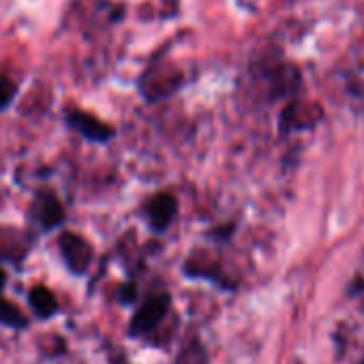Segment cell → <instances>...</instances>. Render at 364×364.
<instances>
[{
	"label": "cell",
	"mask_w": 364,
	"mask_h": 364,
	"mask_svg": "<svg viewBox=\"0 0 364 364\" xmlns=\"http://www.w3.org/2000/svg\"><path fill=\"white\" fill-rule=\"evenodd\" d=\"M169 304H171V298L167 294H156V296H150L133 315L131 319V326H129V332L131 336H144L148 332H152L156 328V323L167 315L169 311Z\"/></svg>",
	"instance_id": "cell-1"
},
{
	"label": "cell",
	"mask_w": 364,
	"mask_h": 364,
	"mask_svg": "<svg viewBox=\"0 0 364 364\" xmlns=\"http://www.w3.org/2000/svg\"><path fill=\"white\" fill-rule=\"evenodd\" d=\"M58 247H60L67 268L73 274H84L88 270V266L92 262V247L86 238H82L80 234H73V232H65L58 238Z\"/></svg>",
	"instance_id": "cell-2"
},
{
	"label": "cell",
	"mask_w": 364,
	"mask_h": 364,
	"mask_svg": "<svg viewBox=\"0 0 364 364\" xmlns=\"http://www.w3.org/2000/svg\"><path fill=\"white\" fill-rule=\"evenodd\" d=\"M176 198L171 193H159L154 198L148 200V204L144 206V215L150 223V228L154 232H165L171 223V219L176 217Z\"/></svg>",
	"instance_id": "cell-3"
},
{
	"label": "cell",
	"mask_w": 364,
	"mask_h": 364,
	"mask_svg": "<svg viewBox=\"0 0 364 364\" xmlns=\"http://www.w3.org/2000/svg\"><path fill=\"white\" fill-rule=\"evenodd\" d=\"M67 122H69V127H73L86 139H92V141H107L114 135V129L109 124L101 122L99 118L86 114L82 109H69L67 112Z\"/></svg>",
	"instance_id": "cell-4"
},
{
	"label": "cell",
	"mask_w": 364,
	"mask_h": 364,
	"mask_svg": "<svg viewBox=\"0 0 364 364\" xmlns=\"http://www.w3.org/2000/svg\"><path fill=\"white\" fill-rule=\"evenodd\" d=\"M33 219L43 230H54L65 223V208L52 193H41L33 204Z\"/></svg>",
	"instance_id": "cell-5"
},
{
	"label": "cell",
	"mask_w": 364,
	"mask_h": 364,
	"mask_svg": "<svg viewBox=\"0 0 364 364\" xmlns=\"http://www.w3.org/2000/svg\"><path fill=\"white\" fill-rule=\"evenodd\" d=\"M28 302H31V309L35 311V315L39 319H50L52 315L58 313V302H56V296L43 287V285H37L31 289L28 294Z\"/></svg>",
	"instance_id": "cell-6"
},
{
	"label": "cell",
	"mask_w": 364,
	"mask_h": 364,
	"mask_svg": "<svg viewBox=\"0 0 364 364\" xmlns=\"http://www.w3.org/2000/svg\"><path fill=\"white\" fill-rule=\"evenodd\" d=\"M0 326L11 328V330H26L28 317L14 302L0 298Z\"/></svg>",
	"instance_id": "cell-7"
},
{
	"label": "cell",
	"mask_w": 364,
	"mask_h": 364,
	"mask_svg": "<svg viewBox=\"0 0 364 364\" xmlns=\"http://www.w3.org/2000/svg\"><path fill=\"white\" fill-rule=\"evenodd\" d=\"M16 92H18L16 82H11V80L5 77V75H0V109H5V107L14 101Z\"/></svg>",
	"instance_id": "cell-8"
},
{
	"label": "cell",
	"mask_w": 364,
	"mask_h": 364,
	"mask_svg": "<svg viewBox=\"0 0 364 364\" xmlns=\"http://www.w3.org/2000/svg\"><path fill=\"white\" fill-rule=\"evenodd\" d=\"M118 298H120V302H122V304L133 302V300H135V287H133V285H124V287L120 289Z\"/></svg>",
	"instance_id": "cell-9"
},
{
	"label": "cell",
	"mask_w": 364,
	"mask_h": 364,
	"mask_svg": "<svg viewBox=\"0 0 364 364\" xmlns=\"http://www.w3.org/2000/svg\"><path fill=\"white\" fill-rule=\"evenodd\" d=\"M5 285H7V274H5V270L0 268V291L5 289Z\"/></svg>",
	"instance_id": "cell-10"
},
{
	"label": "cell",
	"mask_w": 364,
	"mask_h": 364,
	"mask_svg": "<svg viewBox=\"0 0 364 364\" xmlns=\"http://www.w3.org/2000/svg\"><path fill=\"white\" fill-rule=\"evenodd\" d=\"M362 364H364V362H362Z\"/></svg>",
	"instance_id": "cell-11"
}]
</instances>
